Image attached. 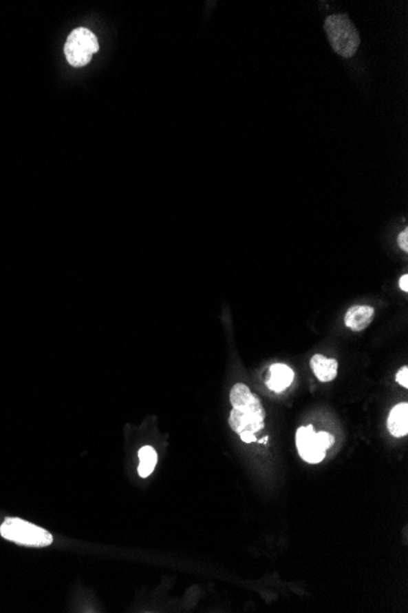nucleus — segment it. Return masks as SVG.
<instances>
[{"mask_svg":"<svg viewBox=\"0 0 408 613\" xmlns=\"http://www.w3.org/2000/svg\"><path fill=\"white\" fill-rule=\"evenodd\" d=\"M324 30L329 43L336 54L352 58L359 48L361 36L346 14H332L325 19Z\"/></svg>","mask_w":408,"mask_h":613,"instance_id":"1","label":"nucleus"},{"mask_svg":"<svg viewBox=\"0 0 408 613\" xmlns=\"http://www.w3.org/2000/svg\"><path fill=\"white\" fill-rule=\"evenodd\" d=\"M0 535L9 541L28 547H45L53 543L50 532L20 518H6L0 525Z\"/></svg>","mask_w":408,"mask_h":613,"instance_id":"2","label":"nucleus"},{"mask_svg":"<svg viewBox=\"0 0 408 613\" xmlns=\"http://www.w3.org/2000/svg\"><path fill=\"white\" fill-rule=\"evenodd\" d=\"M264 419L266 410L261 405L259 398L252 393V396L246 402L241 403L231 410L229 425L236 434H241L244 431L257 434L264 429Z\"/></svg>","mask_w":408,"mask_h":613,"instance_id":"3","label":"nucleus"},{"mask_svg":"<svg viewBox=\"0 0 408 613\" xmlns=\"http://www.w3.org/2000/svg\"><path fill=\"white\" fill-rule=\"evenodd\" d=\"M99 50L98 39L87 28H76L69 34L64 47L66 60L71 66L82 68Z\"/></svg>","mask_w":408,"mask_h":613,"instance_id":"4","label":"nucleus"},{"mask_svg":"<svg viewBox=\"0 0 408 613\" xmlns=\"http://www.w3.org/2000/svg\"><path fill=\"white\" fill-rule=\"evenodd\" d=\"M296 445L299 454L303 461L310 464H318L325 458L327 450L323 448L319 436L314 428L310 425L299 428L296 432Z\"/></svg>","mask_w":408,"mask_h":613,"instance_id":"5","label":"nucleus"},{"mask_svg":"<svg viewBox=\"0 0 408 613\" xmlns=\"http://www.w3.org/2000/svg\"><path fill=\"white\" fill-rule=\"evenodd\" d=\"M374 317V309L367 305H357L350 308L345 315V325L351 331L361 332L369 326Z\"/></svg>","mask_w":408,"mask_h":613,"instance_id":"6","label":"nucleus"},{"mask_svg":"<svg viewBox=\"0 0 408 613\" xmlns=\"http://www.w3.org/2000/svg\"><path fill=\"white\" fill-rule=\"evenodd\" d=\"M294 379V370L283 364H274L269 370L267 385L269 390L280 393L288 390Z\"/></svg>","mask_w":408,"mask_h":613,"instance_id":"7","label":"nucleus"},{"mask_svg":"<svg viewBox=\"0 0 408 613\" xmlns=\"http://www.w3.org/2000/svg\"><path fill=\"white\" fill-rule=\"evenodd\" d=\"M387 430L394 437H403L408 434L407 403H400L392 408L387 418Z\"/></svg>","mask_w":408,"mask_h":613,"instance_id":"8","label":"nucleus"},{"mask_svg":"<svg viewBox=\"0 0 408 613\" xmlns=\"http://www.w3.org/2000/svg\"><path fill=\"white\" fill-rule=\"evenodd\" d=\"M338 361L335 359L325 358L321 354H316L310 359V368L316 374V379L321 382L335 380L338 374Z\"/></svg>","mask_w":408,"mask_h":613,"instance_id":"9","label":"nucleus"},{"mask_svg":"<svg viewBox=\"0 0 408 613\" xmlns=\"http://www.w3.org/2000/svg\"><path fill=\"white\" fill-rule=\"evenodd\" d=\"M140 465H138V474L141 478H148L152 474L154 468L158 461V454L155 450L151 445H144L138 450Z\"/></svg>","mask_w":408,"mask_h":613,"instance_id":"10","label":"nucleus"},{"mask_svg":"<svg viewBox=\"0 0 408 613\" xmlns=\"http://www.w3.org/2000/svg\"><path fill=\"white\" fill-rule=\"evenodd\" d=\"M396 382H398V385H402L405 388H407L408 387V369L407 366H405L402 369L398 371V374H396Z\"/></svg>","mask_w":408,"mask_h":613,"instance_id":"11","label":"nucleus"},{"mask_svg":"<svg viewBox=\"0 0 408 613\" xmlns=\"http://www.w3.org/2000/svg\"><path fill=\"white\" fill-rule=\"evenodd\" d=\"M398 245L403 251H408V230L405 229L402 233L398 235Z\"/></svg>","mask_w":408,"mask_h":613,"instance_id":"12","label":"nucleus"},{"mask_svg":"<svg viewBox=\"0 0 408 613\" xmlns=\"http://www.w3.org/2000/svg\"><path fill=\"white\" fill-rule=\"evenodd\" d=\"M239 434V437H241V440L244 441L245 443H253V442H256L257 439L256 436L253 432H250V431H244V432H241Z\"/></svg>","mask_w":408,"mask_h":613,"instance_id":"13","label":"nucleus"},{"mask_svg":"<svg viewBox=\"0 0 408 613\" xmlns=\"http://www.w3.org/2000/svg\"><path fill=\"white\" fill-rule=\"evenodd\" d=\"M400 288L402 289L403 292H408V276L407 274H403L402 277L400 278Z\"/></svg>","mask_w":408,"mask_h":613,"instance_id":"14","label":"nucleus"}]
</instances>
